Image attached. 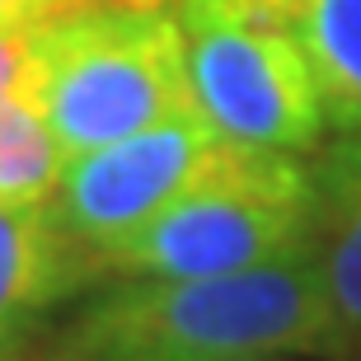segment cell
<instances>
[{"instance_id": "9a60e30c", "label": "cell", "mask_w": 361, "mask_h": 361, "mask_svg": "<svg viewBox=\"0 0 361 361\" xmlns=\"http://www.w3.org/2000/svg\"><path fill=\"white\" fill-rule=\"evenodd\" d=\"M357 361H361V348H357Z\"/></svg>"}, {"instance_id": "5bb4252c", "label": "cell", "mask_w": 361, "mask_h": 361, "mask_svg": "<svg viewBox=\"0 0 361 361\" xmlns=\"http://www.w3.org/2000/svg\"><path fill=\"white\" fill-rule=\"evenodd\" d=\"M226 361H291V357H226Z\"/></svg>"}, {"instance_id": "8fae6325", "label": "cell", "mask_w": 361, "mask_h": 361, "mask_svg": "<svg viewBox=\"0 0 361 361\" xmlns=\"http://www.w3.org/2000/svg\"><path fill=\"white\" fill-rule=\"evenodd\" d=\"M85 5H99V0H0V24L5 28H38L52 24L61 14H75Z\"/></svg>"}, {"instance_id": "52a82bcc", "label": "cell", "mask_w": 361, "mask_h": 361, "mask_svg": "<svg viewBox=\"0 0 361 361\" xmlns=\"http://www.w3.org/2000/svg\"><path fill=\"white\" fill-rule=\"evenodd\" d=\"M314 268L324 281L338 357L352 361L361 348V178L314 169Z\"/></svg>"}, {"instance_id": "9c48e42d", "label": "cell", "mask_w": 361, "mask_h": 361, "mask_svg": "<svg viewBox=\"0 0 361 361\" xmlns=\"http://www.w3.org/2000/svg\"><path fill=\"white\" fill-rule=\"evenodd\" d=\"M66 160L71 155L33 104H0V202L10 207L52 202Z\"/></svg>"}, {"instance_id": "30bf717a", "label": "cell", "mask_w": 361, "mask_h": 361, "mask_svg": "<svg viewBox=\"0 0 361 361\" xmlns=\"http://www.w3.org/2000/svg\"><path fill=\"white\" fill-rule=\"evenodd\" d=\"M33 99H38V28L0 24V104H33Z\"/></svg>"}, {"instance_id": "4fadbf2b", "label": "cell", "mask_w": 361, "mask_h": 361, "mask_svg": "<svg viewBox=\"0 0 361 361\" xmlns=\"http://www.w3.org/2000/svg\"><path fill=\"white\" fill-rule=\"evenodd\" d=\"M0 361H47V357H42L38 343L24 338V343H0Z\"/></svg>"}, {"instance_id": "7a4b0ae2", "label": "cell", "mask_w": 361, "mask_h": 361, "mask_svg": "<svg viewBox=\"0 0 361 361\" xmlns=\"http://www.w3.org/2000/svg\"><path fill=\"white\" fill-rule=\"evenodd\" d=\"M38 113L66 155L192 118L169 0H99L38 24Z\"/></svg>"}, {"instance_id": "6da1fadb", "label": "cell", "mask_w": 361, "mask_h": 361, "mask_svg": "<svg viewBox=\"0 0 361 361\" xmlns=\"http://www.w3.org/2000/svg\"><path fill=\"white\" fill-rule=\"evenodd\" d=\"M38 348L47 361H343L314 254L226 277H108Z\"/></svg>"}, {"instance_id": "7c38bea8", "label": "cell", "mask_w": 361, "mask_h": 361, "mask_svg": "<svg viewBox=\"0 0 361 361\" xmlns=\"http://www.w3.org/2000/svg\"><path fill=\"white\" fill-rule=\"evenodd\" d=\"M314 169H334V174H357L361 178V127L357 132H338L334 141H324Z\"/></svg>"}, {"instance_id": "277c9868", "label": "cell", "mask_w": 361, "mask_h": 361, "mask_svg": "<svg viewBox=\"0 0 361 361\" xmlns=\"http://www.w3.org/2000/svg\"><path fill=\"white\" fill-rule=\"evenodd\" d=\"M183 33L192 113L249 150L310 155L329 118L277 0H169Z\"/></svg>"}, {"instance_id": "3957f363", "label": "cell", "mask_w": 361, "mask_h": 361, "mask_svg": "<svg viewBox=\"0 0 361 361\" xmlns=\"http://www.w3.org/2000/svg\"><path fill=\"white\" fill-rule=\"evenodd\" d=\"M314 249V178L300 155L249 150L132 235L94 249L99 277H226Z\"/></svg>"}, {"instance_id": "5b68a950", "label": "cell", "mask_w": 361, "mask_h": 361, "mask_svg": "<svg viewBox=\"0 0 361 361\" xmlns=\"http://www.w3.org/2000/svg\"><path fill=\"white\" fill-rule=\"evenodd\" d=\"M240 150L244 146L226 141L197 113L164 122L127 141L71 155L52 192V212L71 240L85 254H94V249L132 235L136 226H146L169 202L226 174Z\"/></svg>"}, {"instance_id": "ba28073f", "label": "cell", "mask_w": 361, "mask_h": 361, "mask_svg": "<svg viewBox=\"0 0 361 361\" xmlns=\"http://www.w3.org/2000/svg\"><path fill=\"white\" fill-rule=\"evenodd\" d=\"M319 85L329 132L361 127V0H277Z\"/></svg>"}, {"instance_id": "8992f818", "label": "cell", "mask_w": 361, "mask_h": 361, "mask_svg": "<svg viewBox=\"0 0 361 361\" xmlns=\"http://www.w3.org/2000/svg\"><path fill=\"white\" fill-rule=\"evenodd\" d=\"M99 277L94 258L66 235L52 202H0V343H24L66 300L85 295Z\"/></svg>"}]
</instances>
